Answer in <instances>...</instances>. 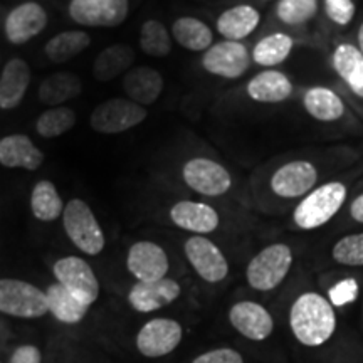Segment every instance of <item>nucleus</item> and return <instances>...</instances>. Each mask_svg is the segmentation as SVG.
<instances>
[{
  "mask_svg": "<svg viewBox=\"0 0 363 363\" xmlns=\"http://www.w3.org/2000/svg\"><path fill=\"white\" fill-rule=\"evenodd\" d=\"M318 12V0H279L276 16L286 26H301L310 22Z\"/></svg>",
  "mask_w": 363,
  "mask_h": 363,
  "instance_id": "35",
  "label": "nucleus"
},
{
  "mask_svg": "<svg viewBox=\"0 0 363 363\" xmlns=\"http://www.w3.org/2000/svg\"><path fill=\"white\" fill-rule=\"evenodd\" d=\"M48 13L39 4L26 2L16 7L6 19V35L9 43L24 44L44 30Z\"/></svg>",
  "mask_w": 363,
  "mask_h": 363,
  "instance_id": "17",
  "label": "nucleus"
},
{
  "mask_svg": "<svg viewBox=\"0 0 363 363\" xmlns=\"http://www.w3.org/2000/svg\"><path fill=\"white\" fill-rule=\"evenodd\" d=\"M30 208L35 219L43 222L56 220L65 212V203L52 182L40 180L39 184H35L30 195Z\"/></svg>",
  "mask_w": 363,
  "mask_h": 363,
  "instance_id": "32",
  "label": "nucleus"
},
{
  "mask_svg": "<svg viewBox=\"0 0 363 363\" xmlns=\"http://www.w3.org/2000/svg\"><path fill=\"white\" fill-rule=\"evenodd\" d=\"M259 22V11L247 4H242V6L227 9L225 12L220 13V17L217 19V30L220 35H224L225 40L240 43L257 29Z\"/></svg>",
  "mask_w": 363,
  "mask_h": 363,
  "instance_id": "23",
  "label": "nucleus"
},
{
  "mask_svg": "<svg viewBox=\"0 0 363 363\" xmlns=\"http://www.w3.org/2000/svg\"><path fill=\"white\" fill-rule=\"evenodd\" d=\"M45 298H48L49 311L62 323H78L89 310L88 305L79 301L74 294H71L59 283L51 284L45 289Z\"/></svg>",
  "mask_w": 363,
  "mask_h": 363,
  "instance_id": "25",
  "label": "nucleus"
},
{
  "mask_svg": "<svg viewBox=\"0 0 363 363\" xmlns=\"http://www.w3.org/2000/svg\"><path fill=\"white\" fill-rule=\"evenodd\" d=\"M230 325L239 331L240 335L254 342H262L272 333L274 321L269 311L264 306L254 301H240L230 308L229 311Z\"/></svg>",
  "mask_w": 363,
  "mask_h": 363,
  "instance_id": "16",
  "label": "nucleus"
},
{
  "mask_svg": "<svg viewBox=\"0 0 363 363\" xmlns=\"http://www.w3.org/2000/svg\"><path fill=\"white\" fill-rule=\"evenodd\" d=\"M350 216H352L353 220H357V222H360V224H363V194L358 195V197H355V201L352 202Z\"/></svg>",
  "mask_w": 363,
  "mask_h": 363,
  "instance_id": "41",
  "label": "nucleus"
},
{
  "mask_svg": "<svg viewBox=\"0 0 363 363\" xmlns=\"http://www.w3.org/2000/svg\"><path fill=\"white\" fill-rule=\"evenodd\" d=\"M147 110L142 104L125 98H111L98 104L91 113V128L103 135L123 133L147 120Z\"/></svg>",
  "mask_w": 363,
  "mask_h": 363,
  "instance_id": "5",
  "label": "nucleus"
},
{
  "mask_svg": "<svg viewBox=\"0 0 363 363\" xmlns=\"http://www.w3.org/2000/svg\"><path fill=\"white\" fill-rule=\"evenodd\" d=\"M325 11L335 24L348 26L355 17V4L353 0H325Z\"/></svg>",
  "mask_w": 363,
  "mask_h": 363,
  "instance_id": "37",
  "label": "nucleus"
},
{
  "mask_svg": "<svg viewBox=\"0 0 363 363\" xmlns=\"http://www.w3.org/2000/svg\"><path fill=\"white\" fill-rule=\"evenodd\" d=\"M142 51L152 57H165L172 52V35L158 21H147L140 30Z\"/></svg>",
  "mask_w": 363,
  "mask_h": 363,
  "instance_id": "34",
  "label": "nucleus"
},
{
  "mask_svg": "<svg viewBox=\"0 0 363 363\" xmlns=\"http://www.w3.org/2000/svg\"><path fill=\"white\" fill-rule=\"evenodd\" d=\"M182 342V326L175 320L157 318L148 321L136 337V347L142 355L158 358L169 355Z\"/></svg>",
  "mask_w": 363,
  "mask_h": 363,
  "instance_id": "12",
  "label": "nucleus"
},
{
  "mask_svg": "<svg viewBox=\"0 0 363 363\" xmlns=\"http://www.w3.org/2000/svg\"><path fill=\"white\" fill-rule=\"evenodd\" d=\"M355 94H357V96H358V98H363V86H362V88H360V89H358V91H357V93H355Z\"/></svg>",
  "mask_w": 363,
  "mask_h": 363,
  "instance_id": "43",
  "label": "nucleus"
},
{
  "mask_svg": "<svg viewBox=\"0 0 363 363\" xmlns=\"http://www.w3.org/2000/svg\"><path fill=\"white\" fill-rule=\"evenodd\" d=\"M357 39H358V49H360L362 54H363V22H362V26L358 27V34H357Z\"/></svg>",
  "mask_w": 363,
  "mask_h": 363,
  "instance_id": "42",
  "label": "nucleus"
},
{
  "mask_svg": "<svg viewBox=\"0 0 363 363\" xmlns=\"http://www.w3.org/2000/svg\"><path fill=\"white\" fill-rule=\"evenodd\" d=\"M126 264L128 271L138 281H157L165 278L169 272L167 252L150 240H142L130 247Z\"/></svg>",
  "mask_w": 363,
  "mask_h": 363,
  "instance_id": "15",
  "label": "nucleus"
},
{
  "mask_svg": "<svg viewBox=\"0 0 363 363\" xmlns=\"http://www.w3.org/2000/svg\"><path fill=\"white\" fill-rule=\"evenodd\" d=\"M303 106L310 113V116L323 123H331L343 116L345 104L342 98L335 91L323 86H315L310 88L303 96Z\"/></svg>",
  "mask_w": 363,
  "mask_h": 363,
  "instance_id": "24",
  "label": "nucleus"
},
{
  "mask_svg": "<svg viewBox=\"0 0 363 363\" xmlns=\"http://www.w3.org/2000/svg\"><path fill=\"white\" fill-rule=\"evenodd\" d=\"M54 276L79 301L91 306L98 299L99 283L88 262L76 256L62 257L54 264Z\"/></svg>",
  "mask_w": 363,
  "mask_h": 363,
  "instance_id": "9",
  "label": "nucleus"
},
{
  "mask_svg": "<svg viewBox=\"0 0 363 363\" xmlns=\"http://www.w3.org/2000/svg\"><path fill=\"white\" fill-rule=\"evenodd\" d=\"M170 219L177 227L195 234L214 233L219 227V214L214 207L202 202L182 201L170 208Z\"/></svg>",
  "mask_w": 363,
  "mask_h": 363,
  "instance_id": "18",
  "label": "nucleus"
},
{
  "mask_svg": "<svg viewBox=\"0 0 363 363\" xmlns=\"http://www.w3.org/2000/svg\"><path fill=\"white\" fill-rule=\"evenodd\" d=\"M172 35L182 48L194 52L207 51L212 45V40H214L211 27L201 19H195V17H180V19H177L172 26Z\"/></svg>",
  "mask_w": 363,
  "mask_h": 363,
  "instance_id": "26",
  "label": "nucleus"
},
{
  "mask_svg": "<svg viewBox=\"0 0 363 363\" xmlns=\"http://www.w3.org/2000/svg\"><path fill=\"white\" fill-rule=\"evenodd\" d=\"M318 182V170L306 160L284 163L271 177V189L278 197L296 199L310 194Z\"/></svg>",
  "mask_w": 363,
  "mask_h": 363,
  "instance_id": "13",
  "label": "nucleus"
},
{
  "mask_svg": "<svg viewBox=\"0 0 363 363\" xmlns=\"http://www.w3.org/2000/svg\"><path fill=\"white\" fill-rule=\"evenodd\" d=\"M76 123V113L67 106H54L35 121V130L43 138H56L69 131Z\"/></svg>",
  "mask_w": 363,
  "mask_h": 363,
  "instance_id": "33",
  "label": "nucleus"
},
{
  "mask_svg": "<svg viewBox=\"0 0 363 363\" xmlns=\"http://www.w3.org/2000/svg\"><path fill=\"white\" fill-rule=\"evenodd\" d=\"M180 284L170 278L138 281L128 294L130 305L140 313H152L174 303L180 296Z\"/></svg>",
  "mask_w": 363,
  "mask_h": 363,
  "instance_id": "14",
  "label": "nucleus"
},
{
  "mask_svg": "<svg viewBox=\"0 0 363 363\" xmlns=\"http://www.w3.org/2000/svg\"><path fill=\"white\" fill-rule=\"evenodd\" d=\"M9 363H40L39 348L33 347V345L19 347L13 352V355L11 357V362Z\"/></svg>",
  "mask_w": 363,
  "mask_h": 363,
  "instance_id": "40",
  "label": "nucleus"
},
{
  "mask_svg": "<svg viewBox=\"0 0 363 363\" xmlns=\"http://www.w3.org/2000/svg\"><path fill=\"white\" fill-rule=\"evenodd\" d=\"M128 0H71L69 16L88 27H116L128 16Z\"/></svg>",
  "mask_w": 363,
  "mask_h": 363,
  "instance_id": "10",
  "label": "nucleus"
},
{
  "mask_svg": "<svg viewBox=\"0 0 363 363\" xmlns=\"http://www.w3.org/2000/svg\"><path fill=\"white\" fill-rule=\"evenodd\" d=\"M123 88L131 101L148 106L160 98L163 91V76L153 67H133L125 74Z\"/></svg>",
  "mask_w": 363,
  "mask_h": 363,
  "instance_id": "21",
  "label": "nucleus"
},
{
  "mask_svg": "<svg viewBox=\"0 0 363 363\" xmlns=\"http://www.w3.org/2000/svg\"><path fill=\"white\" fill-rule=\"evenodd\" d=\"M294 40L291 35L284 33H274L259 39L254 45L251 59L256 65L272 67L284 62L293 51Z\"/></svg>",
  "mask_w": 363,
  "mask_h": 363,
  "instance_id": "30",
  "label": "nucleus"
},
{
  "mask_svg": "<svg viewBox=\"0 0 363 363\" xmlns=\"http://www.w3.org/2000/svg\"><path fill=\"white\" fill-rule=\"evenodd\" d=\"M182 177L190 189L207 197H219L233 187L229 170L211 158L197 157L189 160L184 165Z\"/></svg>",
  "mask_w": 363,
  "mask_h": 363,
  "instance_id": "7",
  "label": "nucleus"
},
{
  "mask_svg": "<svg viewBox=\"0 0 363 363\" xmlns=\"http://www.w3.org/2000/svg\"><path fill=\"white\" fill-rule=\"evenodd\" d=\"M133 49L126 44H115L98 54L93 66V74L98 81H111L123 74L133 62Z\"/></svg>",
  "mask_w": 363,
  "mask_h": 363,
  "instance_id": "28",
  "label": "nucleus"
},
{
  "mask_svg": "<svg viewBox=\"0 0 363 363\" xmlns=\"http://www.w3.org/2000/svg\"><path fill=\"white\" fill-rule=\"evenodd\" d=\"M294 337L306 347H320L328 342L337 328V316L328 299L318 293L301 294L289 313Z\"/></svg>",
  "mask_w": 363,
  "mask_h": 363,
  "instance_id": "1",
  "label": "nucleus"
},
{
  "mask_svg": "<svg viewBox=\"0 0 363 363\" xmlns=\"http://www.w3.org/2000/svg\"><path fill=\"white\" fill-rule=\"evenodd\" d=\"M89 43L91 38L83 30H66V33L54 35L45 44V56L56 65H62L83 52Z\"/></svg>",
  "mask_w": 363,
  "mask_h": 363,
  "instance_id": "31",
  "label": "nucleus"
},
{
  "mask_svg": "<svg viewBox=\"0 0 363 363\" xmlns=\"http://www.w3.org/2000/svg\"><path fill=\"white\" fill-rule=\"evenodd\" d=\"M331 254L343 266H363V233L345 235L335 244Z\"/></svg>",
  "mask_w": 363,
  "mask_h": 363,
  "instance_id": "36",
  "label": "nucleus"
},
{
  "mask_svg": "<svg viewBox=\"0 0 363 363\" xmlns=\"http://www.w3.org/2000/svg\"><path fill=\"white\" fill-rule=\"evenodd\" d=\"M0 311L17 318H39L49 311L45 293L21 279H0Z\"/></svg>",
  "mask_w": 363,
  "mask_h": 363,
  "instance_id": "6",
  "label": "nucleus"
},
{
  "mask_svg": "<svg viewBox=\"0 0 363 363\" xmlns=\"http://www.w3.org/2000/svg\"><path fill=\"white\" fill-rule=\"evenodd\" d=\"M246 91L257 103H283L293 94V83L284 72L267 69L254 76Z\"/></svg>",
  "mask_w": 363,
  "mask_h": 363,
  "instance_id": "22",
  "label": "nucleus"
},
{
  "mask_svg": "<svg viewBox=\"0 0 363 363\" xmlns=\"http://www.w3.org/2000/svg\"><path fill=\"white\" fill-rule=\"evenodd\" d=\"M30 83V69L24 59L13 57L0 74V108L12 110L24 99Z\"/></svg>",
  "mask_w": 363,
  "mask_h": 363,
  "instance_id": "20",
  "label": "nucleus"
},
{
  "mask_svg": "<svg viewBox=\"0 0 363 363\" xmlns=\"http://www.w3.org/2000/svg\"><path fill=\"white\" fill-rule=\"evenodd\" d=\"M44 153L26 135H9L0 140V163L7 169L38 170Z\"/></svg>",
  "mask_w": 363,
  "mask_h": 363,
  "instance_id": "19",
  "label": "nucleus"
},
{
  "mask_svg": "<svg viewBox=\"0 0 363 363\" xmlns=\"http://www.w3.org/2000/svg\"><path fill=\"white\" fill-rule=\"evenodd\" d=\"M81 88H83V83L74 72H54L40 84L39 98L49 106H59L78 96Z\"/></svg>",
  "mask_w": 363,
  "mask_h": 363,
  "instance_id": "27",
  "label": "nucleus"
},
{
  "mask_svg": "<svg viewBox=\"0 0 363 363\" xmlns=\"http://www.w3.org/2000/svg\"><path fill=\"white\" fill-rule=\"evenodd\" d=\"M333 67L353 93L363 86V54L357 45L340 44L333 52Z\"/></svg>",
  "mask_w": 363,
  "mask_h": 363,
  "instance_id": "29",
  "label": "nucleus"
},
{
  "mask_svg": "<svg viewBox=\"0 0 363 363\" xmlns=\"http://www.w3.org/2000/svg\"><path fill=\"white\" fill-rule=\"evenodd\" d=\"M185 256L199 276L207 283H219L229 272V264L219 247L202 235L185 242Z\"/></svg>",
  "mask_w": 363,
  "mask_h": 363,
  "instance_id": "11",
  "label": "nucleus"
},
{
  "mask_svg": "<svg viewBox=\"0 0 363 363\" xmlns=\"http://www.w3.org/2000/svg\"><path fill=\"white\" fill-rule=\"evenodd\" d=\"M347 201V185L328 182L306 195L293 212L294 224L299 229L313 230L330 222Z\"/></svg>",
  "mask_w": 363,
  "mask_h": 363,
  "instance_id": "2",
  "label": "nucleus"
},
{
  "mask_svg": "<svg viewBox=\"0 0 363 363\" xmlns=\"http://www.w3.org/2000/svg\"><path fill=\"white\" fill-rule=\"evenodd\" d=\"M293 264V251L286 244H271L249 262L246 276L251 288L271 291L283 283Z\"/></svg>",
  "mask_w": 363,
  "mask_h": 363,
  "instance_id": "3",
  "label": "nucleus"
},
{
  "mask_svg": "<svg viewBox=\"0 0 363 363\" xmlns=\"http://www.w3.org/2000/svg\"><path fill=\"white\" fill-rule=\"evenodd\" d=\"M203 69L224 79H238L251 66V54L244 44L235 40H222L212 44L203 52Z\"/></svg>",
  "mask_w": 363,
  "mask_h": 363,
  "instance_id": "8",
  "label": "nucleus"
},
{
  "mask_svg": "<svg viewBox=\"0 0 363 363\" xmlns=\"http://www.w3.org/2000/svg\"><path fill=\"white\" fill-rule=\"evenodd\" d=\"M358 296V283L355 279L347 278L340 281L328 291V298L331 306H345L348 303H353Z\"/></svg>",
  "mask_w": 363,
  "mask_h": 363,
  "instance_id": "38",
  "label": "nucleus"
},
{
  "mask_svg": "<svg viewBox=\"0 0 363 363\" xmlns=\"http://www.w3.org/2000/svg\"><path fill=\"white\" fill-rule=\"evenodd\" d=\"M192 363H244L240 353L230 348H219V350H212L197 357Z\"/></svg>",
  "mask_w": 363,
  "mask_h": 363,
  "instance_id": "39",
  "label": "nucleus"
},
{
  "mask_svg": "<svg viewBox=\"0 0 363 363\" xmlns=\"http://www.w3.org/2000/svg\"><path fill=\"white\" fill-rule=\"evenodd\" d=\"M67 238L76 247L89 256H96L104 247V234L88 203L79 199L67 202L62 212Z\"/></svg>",
  "mask_w": 363,
  "mask_h": 363,
  "instance_id": "4",
  "label": "nucleus"
}]
</instances>
